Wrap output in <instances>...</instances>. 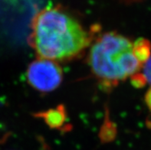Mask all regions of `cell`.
Here are the masks:
<instances>
[{"label":"cell","instance_id":"cell-1","mask_svg":"<svg viewBox=\"0 0 151 150\" xmlns=\"http://www.w3.org/2000/svg\"><path fill=\"white\" fill-rule=\"evenodd\" d=\"M31 26L29 44L40 58H72L90 44V37L80 23L59 7H47L38 11Z\"/></svg>","mask_w":151,"mask_h":150},{"label":"cell","instance_id":"cell-2","mask_svg":"<svg viewBox=\"0 0 151 150\" xmlns=\"http://www.w3.org/2000/svg\"><path fill=\"white\" fill-rule=\"evenodd\" d=\"M89 65L106 88L140 72L142 67L133 53V43L115 32L105 33L95 41L91 48Z\"/></svg>","mask_w":151,"mask_h":150},{"label":"cell","instance_id":"cell-3","mask_svg":"<svg viewBox=\"0 0 151 150\" xmlns=\"http://www.w3.org/2000/svg\"><path fill=\"white\" fill-rule=\"evenodd\" d=\"M26 78L29 84L38 91L51 92L59 87L63 74L55 61L40 58L29 65Z\"/></svg>","mask_w":151,"mask_h":150},{"label":"cell","instance_id":"cell-4","mask_svg":"<svg viewBox=\"0 0 151 150\" xmlns=\"http://www.w3.org/2000/svg\"><path fill=\"white\" fill-rule=\"evenodd\" d=\"M35 116L42 118L47 125L52 129H61L67 122V112L63 105H59L55 108L36 113Z\"/></svg>","mask_w":151,"mask_h":150},{"label":"cell","instance_id":"cell-5","mask_svg":"<svg viewBox=\"0 0 151 150\" xmlns=\"http://www.w3.org/2000/svg\"><path fill=\"white\" fill-rule=\"evenodd\" d=\"M133 53L143 66L151 56V43L148 39L140 38L133 43Z\"/></svg>","mask_w":151,"mask_h":150},{"label":"cell","instance_id":"cell-6","mask_svg":"<svg viewBox=\"0 0 151 150\" xmlns=\"http://www.w3.org/2000/svg\"><path fill=\"white\" fill-rule=\"evenodd\" d=\"M131 84L136 88H143L147 84V79L143 73H136L130 77Z\"/></svg>","mask_w":151,"mask_h":150},{"label":"cell","instance_id":"cell-7","mask_svg":"<svg viewBox=\"0 0 151 150\" xmlns=\"http://www.w3.org/2000/svg\"><path fill=\"white\" fill-rule=\"evenodd\" d=\"M143 74H144L147 81L151 84V56L150 59L147 61V62L145 64L144 66V70Z\"/></svg>","mask_w":151,"mask_h":150},{"label":"cell","instance_id":"cell-8","mask_svg":"<svg viewBox=\"0 0 151 150\" xmlns=\"http://www.w3.org/2000/svg\"><path fill=\"white\" fill-rule=\"evenodd\" d=\"M145 102L149 110L151 111V88L146 93Z\"/></svg>","mask_w":151,"mask_h":150}]
</instances>
